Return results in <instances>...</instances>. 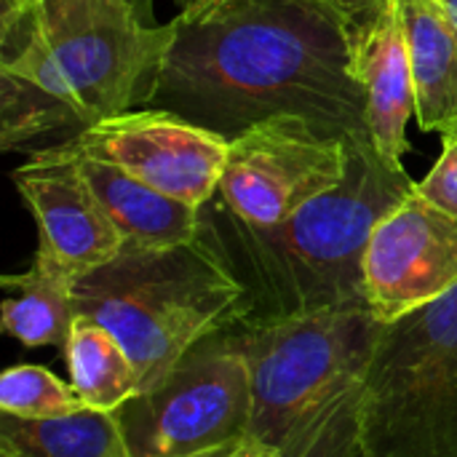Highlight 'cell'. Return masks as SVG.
Instances as JSON below:
<instances>
[{
    "label": "cell",
    "mask_w": 457,
    "mask_h": 457,
    "mask_svg": "<svg viewBox=\"0 0 457 457\" xmlns=\"http://www.w3.org/2000/svg\"><path fill=\"white\" fill-rule=\"evenodd\" d=\"M147 107L225 139L270 115H305L351 139L370 137L345 27L308 0H182Z\"/></svg>",
    "instance_id": "obj_1"
},
{
    "label": "cell",
    "mask_w": 457,
    "mask_h": 457,
    "mask_svg": "<svg viewBox=\"0 0 457 457\" xmlns=\"http://www.w3.org/2000/svg\"><path fill=\"white\" fill-rule=\"evenodd\" d=\"M174 32V19L147 27L131 0H32L3 8V150L147 107Z\"/></svg>",
    "instance_id": "obj_2"
},
{
    "label": "cell",
    "mask_w": 457,
    "mask_h": 457,
    "mask_svg": "<svg viewBox=\"0 0 457 457\" xmlns=\"http://www.w3.org/2000/svg\"><path fill=\"white\" fill-rule=\"evenodd\" d=\"M345 179L278 225L257 228L228 212L217 195L201 206L198 236L244 287L233 327H260L364 300V252L378 222L418 182L383 161L370 137L348 139Z\"/></svg>",
    "instance_id": "obj_3"
},
{
    "label": "cell",
    "mask_w": 457,
    "mask_h": 457,
    "mask_svg": "<svg viewBox=\"0 0 457 457\" xmlns=\"http://www.w3.org/2000/svg\"><path fill=\"white\" fill-rule=\"evenodd\" d=\"M228 332L249 364L252 439L281 457H359L361 399L383 332L367 303Z\"/></svg>",
    "instance_id": "obj_4"
},
{
    "label": "cell",
    "mask_w": 457,
    "mask_h": 457,
    "mask_svg": "<svg viewBox=\"0 0 457 457\" xmlns=\"http://www.w3.org/2000/svg\"><path fill=\"white\" fill-rule=\"evenodd\" d=\"M75 308L123 343L145 394L201 340L238 324L244 287L198 236L171 249H123L75 278Z\"/></svg>",
    "instance_id": "obj_5"
},
{
    "label": "cell",
    "mask_w": 457,
    "mask_h": 457,
    "mask_svg": "<svg viewBox=\"0 0 457 457\" xmlns=\"http://www.w3.org/2000/svg\"><path fill=\"white\" fill-rule=\"evenodd\" d=\"M359 457H457V287L383 324L361 399Z\"/></svg>",
    "instance_id": "obj_6"
},
{
    "label": "cell",
    "mask_w": 457,
    "mask_h": 457,
    "mask_svg": "<svg viewBox=\"0 0 457 457\" xmlns=\"http://www.w3.org/2000/svg\"><path fill=\"white\" fill-rule=\"evenodd\" d=\"M115 415L131 457H222L252 428L246 356L228 329L217 332Z\"/></svg>",
    "instance_id": "obj_7"
},
{
    "label": "cell",
    "mask_w": 457,
    "mask_h": 457,
    "mask_svg": "<svg viewBox=\"0 0 457 457\" xmlns=\"http://www.w3.org/2000/svg\"><path fill=\"white\" fill-rule=\"evenodd\" d=\"M348 139L305 115H270L228 139L217 201L249 225H278L345 179Z\"/></svg>",
    "instance_id": "obj_8"
},
{
    "label": "cell",
    "mask_w": 457,
    "mask_h": 457,
    "mask_svg": "<svg viewBox=\"0 0 457 457\" xmlns=\"http://www.w3.org/2000/svg\"><path fill=\"white\" fill-rule=\"evenodd\" d=\"M51 147L110 163L198 209L217 195L228 158L222 134L158 107L112 115Z\"/></svg>",
    "instance_id": "obj_9"
},
{
    "label": "cell",
    "mask_w": 457,
    "mask_h": 457,
    "mask_svg": "<svg viewBox=\"0 0 457 457\" xmlns=\"http://www.w3.org/2000/svg\"><path fill=\"white\" fill-rule=\"evenodd\" d=\"M457 287V217L412 190L391 209L364 252V300L391 324Z\"/></svg>",
    "instance_id": "obj_10"
},
{
    "label": "cell",
    "mask_w": 457,
    "mask_h": 457,
    "mask_svg": "<svg viewBox=\"0 0 457 457\" xmlns=\"http://www.w3.org/2000/svg\"><path fill=\"white\" fill-rule=\"evenodd\" d=\"M16 190L37 225V252L67 273L86 276L123 252V238L94 195L80 161L54 147L35 150L13 171Z\"/></svg>",
    "instance_id": "obj_11"
},
{
    "label": "cell",
    "mask_w": 457,
    "mask_h": 457,
    "mask_svg": "<svg viewBox=\"0 0 457 457\" xmlns=\"http://www.w3.org/2000/svg\"><path fill=\"white\" fill-rule=\"evenodd\" d=\"M356 70L367 102L370 139L383 161L402 166V158L410 150L407 123L418 110V94L396 0L386 3L378 21L361 37Z\"/></svg>",
    "instance_id": "obj_12"
},
{
    "label": "cell",
    "mask_w": 457,
    "mask_h": 457,
    "mask_svg": "<svg viewBox=\"0 0 457 457\" xmlns=\"http://www.w3.org/2000/svg\"><path fill=\"white\" fill-rule=\"evenodd\" d=\"M75 158V155H72ZM80 169L123 238V249H171L198 238L201 209L91 158Z\"/></svg>",
    "instance_id": "obj_13"
},
{
    "label": "cell",
    "mask_w": 457,
    "mask_h": 457,
    "mask_svg": "<svg viewBox=\"0 0 457 457\" xmlns=\"http://www.w3.org/2000/svg\"><path fill=\"white\" fill-rule=\"evenodd\" d=\"M415 75L423 131L447 134L457 120V21L442 0H396Z\"/></svg>",
    "instance_id": "obj_14"
},
{
    "label": "cell",
    "mask_w": 457,
    "mask_h": 457,
    "mask_svg": "<svg viewBox=\"0 0 457 457\" xmlns=\"http://www.w3.org/2000/svg\"><path fill=\"white\" fill-rule=\"evenodd\" d=\"M3 289L5 335L27 348L56 345L64 351L78 319L75 276L48 254L35 252V260L24 273L3 278Z\"/></svg>",
    "instance_id": "obj_15"
},
{
    "label": "cell",
    "mask_w": 457,
    "mask_h": 457,
    "mask_svg": "<svg viewBox=\"0 0 457 457\" xmlns=\"http://www.w3.org/2000/svg\"><path fill=\"white\" fill-rule=\"evenodd\" d=\"M0 445L19 457H131L118 415L91 407L48 420L3 415Z\"/></svg>",
    "instance_id": "obj_16"
},
{
    "label": "cell",
    "mask_w": 457,
    "mask_h": 457,
    "mask_svg": "<svg viewBox=\"0 0 457 457\" xmlns=\"http://www.w3.org/2000/svg\"><path fill=\"white\" fill-rule=\"evenodd\" d=\"M64 359L72 388L91 410L118 412L139 394V372L123 343L88 316L75 319Z\"/></svg>",
    "instance_id": "obj_17"
},
{
    "label": "cell",
    "mask_w": 457,
    "mask_h": 457,
    "mask_svg": "<svg viewBox=\"0 0 457 457\" xmlns=\"http://www.w3.org/2000/svg\"><path fill=\"white\" fill-rule=\"evenodd\" d=\"M72 383L59 380L37 364H16L0 380V412L19 420H48L83 410Z\"/></svg>",
    "instance_id": "obj_18"
},
{
    "label": "cell",
    "mask_w": 457,
    "mask_h": 457,
    "mask_svg": "<svg viewBox=\"0 0 457 457\" xmlns=\"http://www.w3.org/2000/svg\"><path fill=\"white\" fill-rule=\"evenodd\" d=\"M415 190L436 209L457 217V137H442V155Z\"/></svg>",
    "instance_id": "obj_19"
},
{
    "label": "cell",
    "mask_w": 457,
    "mask_h": 457,
    "mask_svg": "<svg viewBox=\"0 0 457 457\" xmlns=\"http://www.w3.org/2000/svg\"><path fill=\"white\" fill-rule=\"evenodd\" d=\"M308 3L324 8L332 19H337L359 48L361 37L378 21V16L383 13L388 0H308Z\"/></svg>",
    "instance_id": "obj_20"
},
{
    "label": "cell",
    "mask_w": 457,
    "mask_h": 457,
    "mask_svg": "<svg viewBox=\"0 0 457 457\" xmlns=\"http://www.w3.org/2000/svg\"><path fill=\"white\" fill-rule=\"evenodd\" d=\"M222 457H281L270 445L260 442V439H244L238 447H233L230 453H225Z\"/></svg>",
    "instance_id": "obj_21"
},
{
    "label": "cell",
    "mask_w": 457,
    "mask_h": 457,
    "mask_svg": "<svg viewBox=\"0 0 457 457\" xmlns=\"http://www.w3.org/2000/svg\"><path fill=\"white\" fill-rule=\"evenodd\" d=\"M445 3V8L455 16V21H457V0H442Z\"/></svg>",
    "instance_id": "obj_22"
},
{
    "label": "cell",
    "mask_w": 457,
    "mask_h": 457,
    "mask_svg": "<svg viewBox=\"0 0 457 457\" xmlns=\"http://www.w3.org/2000/svg\"><path fill=\"white\" fill-rule=\"evenodd\" d=\"M24 3H32V0H3V8H13V5H24Z\"/></svg>",
    "instance_id": "obj_23"
},
{
    "label": "cell",
    "mask_w": 457,
    "mask_h": 457,
    "mask_svg": "<svg viewBox=\"0 0 457 457\" xmlns=\"http://www.w3.org/2000/svg\"><path fill=\"white\" fill-rule=\"evenodd\" d=\"M0 457H19V455H16L13 450H8V447H3V445H0Z\"/></svg>",
    "instance_id": "obj_24"
},
{
    "label": "cell",
    "mask_w": 457,
    "mask_h": 457,
    "mask_svg": "<svg viewBox=\"0 0 457 457\" xmlns=\"http://www.w3.org/2000/svg\"><path fill=\"white\" fill-rule=\"evenodd\" d=\"M445 137H457V120H455V123H453V126H450V131H447Z\"/></svg>",
    "instance_id": "obj_25"
}]
</instances>
